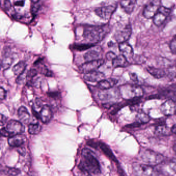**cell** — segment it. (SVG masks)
I'll list each match as a JSON object with an SVG mask.
<instances>
[{
	"mask_svg": "<svg viewBox=\"0 0 176 176\" xmlns=\"http://www.w3.org/2000/svg\"><path fill=\"white\" fill-rule=\"evenodd\" d=\"M116 10V6L109 5L99 7L95 10V13L98 16L104 20H108L111 18Z\"/></svg>",
	"mask_w": 176,
	"mask_h": 176,
	"instance_id": "obj_13",
	"label": "cell"
},
{
	"mask_svg": "<svg viewBox=\"0 0 176 176\" xmlns=\"http://www.w3.org/2000/svg\"><path fill=\"white\" fill-rule=\"evenodd\" d=\"M117 83L118 81L115 79H104L98 83L97 87L101 90H107L109 89L114 88V87L117 84Z\"/></svg>",
	"mask_w": 176,
	"mask_h": 176,
	"instance_id": "obj_20",
	"label": "cell"
},
{
	"mask_svg": "<svg viewBox=\"0 0 176 176\" xmlns=\"http://www.w3.org/2000/svg\"><path fill=\"white\" fill-rule=\"evenodd\" d=\"M99 145L100 149L104 152V154L107 155V157H108L112 161H114L115 162H117V159L115 157L111 149L109 148V146L107 145L104 143L102 142L99 143Z\"/></svg>",
	"mask_w": 176,
	"mask_h": 176,
	"instance_id": "obj_24",
	"label": "cell"
},
{
	"mask_svg": "<svg viewBox=\"0 0 176 176\" xmlns=\"http://www.w3.org/2000/svg\"><path fill=\"white\" fill-rule=\"evenodd\" d=\"M7 95V92L3 87L1 88L0 90V99L1 101H3Z\"/></svg>",
	"mask_w": 176,
	"mask_h": 176,
	"instance_id": "obj_40",
	"label": "cell"
},
{
	"mask_svg": "<svg viewBox=\"0 0 176 176\" xmlns=\"http://www.w3.org/2000/svg\"><path fill=\"white\" fill-rule=\"evenodd\" d=\"M18 115L21 122L25 124L28 123L30 119V114L25 107L23 106L20 107L18 111Z\"/></svg>",
	"mask_w": 176,
	"mask_h": 176,
	"instance_id": "obj_22",
	"label": "cell"
},
{
	"mask_svg": "<svg viewBox=\"0 0 176 176\" xmlns=\"http://www.w3.org/2000/svg\"><path fill=\"white\" fill-rule=\"evenodd\" d=\"M100 99L102 101H107V103L113 104L121 97L119 88H112L107 90H102L98 94Z\"/></svg>",
	"mask_w": 176,
	"mask_h": 176,
	"instance_id": "obj_5",
	"label": "cell"
},
{
	"mask_svg": "<svg viewBox=\"0 0 176 176\" xmlns=\"http://www.w3.org/2000/svg\"><path fill=\"white\" fill-rule=\"evenodd\" d=\"M169 166L172 171L176 173V158H175L171 161Z\"/></svg>",
	"mask_w": 176,
	"mask_h": 176,
	"instance_id": "obj_41",
	"label": "cell"
},
{
	"mask_svg": "<svg viewBox=\"0 0 176 176\" xmlns=\"http://www.w3.org/2000/svg\"><path fill=\"white\" fill-rule=\"evenodd\" d=\"M26 64L24 61H20L13 67V71L15 75L19 76L25 72L26 69Z\"/></svg>",
	"mask_w": 176,
	"mask_h": 176,
	"instance_id": "obj_26",
	"label": "cell"
},
{
	"mask_svg": "<svg viewBox=\"0 0 176 176\" xmlns=\"http://www.w3.org/2000/svg\"><path fill=\"white\" fill-rule=\"evenodd\" d=\"M133 174L136 176H156L157 174L154 166L147 164L134 163L132 167Z\"/></svg>",
	"mask_w": 176,
	"mask_h": 176,
	"instance_id": "obj_6",
	"label": "cell"
},
{
	"mask_svg": "<svg viewBox=\"0 0 176 176\" xmlns=\"http://www.w3.org/2000/svg\"><path fill=\"white\" fill-rule=\"evenodd\" d=\"M26 138L23 135H17L10 137L8 139V143L10 146L13 147H20L25 143Z\"/></svg>",
	"mask_w": 176,
	"mask_h": 176,
	"instance_id": "obj_17",
	"label": "cell"
},
{
	"mask_svg": "<svg viewBox=\"0 0 176 176\" xmlns=\"http://www.w3.org/2000/svg\"><path fill=\"white\" fill-rule=\"evenodd\" d=\"M82 160L79 167L83 172L97 174L100 172L99 163L94 155V152L88 148H84L82 152Z\"/></svg>",
	"mask_w": 176,
	"mask_h": 176,
	"instance_id": "obj_1",
	"label": "cell"
},
{
	"mask_svg": "<svg viewBox=\"0 0 176 176\" xmlns=\"http://www.w3.org/2000/svg\"><path fill=\"white\" fill-rule=\"evenodd\" d=\"M119 90L121 97L127 101L139 99L144 94L142 88L135 84H124Z\"/></svg>",
	"mask_w": 176,
	"mask_h": 176,
	"instance_id": "obj_3",
	"label": "cell"
},
{
	"mask_svg": "<svg viewBox=\"0 0 176 176\" xmlns=\"http://www.w3.org/2000/svg\"><path fill=\"white\" fill-rule=\"evenodd\" d=\"M161 7V0H149L143 10V15L147 19L153 18Z\"/></svg>",
	"mask_w": 176,
	"mask_h": 176,
	"instance_id": "obj_7",
	"label": "cell"
},
{
	"mask_svg": "<svg viewBox=\"0 0 176 176\" xmlns=\"http://www.w3.org/2000/svg\"><path fill=\"white\" fill-rule=\"evenodd\" d=\"M136 122L139 124H146L150 121V117L148 115V114L144 112L143 111H139L137 113L135 118Z\"/></svg>",
	"mask_w": 176,
	"mask_h": 176,
	"instance_id": "obj_25",
	"label": "cell"
},
{
	"mask_svg": "<svg viewBox=\"0 0 176 176\" xmlns=\"http://www.w3.org/2000/svg\"><path fill=\"white\" fill-rule=\"evenodd\" d=\"M166 72V75H168L170 77L172 78L173 76H176V67H169Z\"/></svg>",
	"mask_w": 176,
	"mask_h": 176,
	"instance_id": "obj_36",
	"label": "cell"
},
{
	"mask_svg": "<svg viewBox=\"0 0 176 176\" xmlns=\"http://www.w3.org/2000/svg\"><path fill=\"white\" fill-rule=\"evenodd\" d=\"M136 3V0H121L120 5L125 13L130 14L133 12Z\"/></svg>",
	"mask_w": 176,
	"mask_h": 176,
	"instance_id": "obj_18",
	"label": "cell"
},
{
	"mask_svg": "<svg viewBox=\"0 0 176 176\" xmlns=\"http://www.w3.org/2000/svg\"><path fill=\"white\" fill-rule=\"evenodd\" d=\"M144 57L140 55H137V56H135L133 57V60L132 61L131 63H134V64H141L142 63H143L145 61Z\"/></svg>",
	"mask_w": 176,
	"mask_h": 176,
	"instance_id": "obj_32",
	"label": "cell"
},
{
	"mask_svg": "<svg viewBox=\"0 0 176 176\" xmlns=\"http://www.w3.org/2000/svg\"><path fill=\"white\" fill-rule=\"evenodd\" d=\"M130 78L131 79V81H133L134 83H136L138 81V78L137 75L135 74V73H129Z\"/></svg>",
	"mask_w": 176,
	"mask_h": 176,
	"instance_id": "obj_43",
	"label": "cell"
},
{
	"mask_svg": "<svg viewBox=\"0 0 176 176\" xmlns=\"http://www.w3.org/2000/svg\"><path fill=\"white\" fill-rule=\"evenodd\" d=\"M48 95L49 96V97L53 98H58L60 96V93L58 92H48Z\"/></svg>",
	"mask_w": 176,
	"mask_h": 176,
	"instance_id": "obj_39",
	"label": "cell"
},
{
	"mask_svg": "<svg viewBox=\"0 0 176 176\" xmlns=\"http://www.w3.org/2000/svg\"><path fill=\"white\" fill-rule=\"evenodd\" d=\"M1 134L2 136L5 137H10V135L8 133L7 129H6V128H2L1 130Z\"/></svg>",
	"mask_w": 176,
	"mask_h": 176,
	"instance_id": "obj_42",
	"label": "cell"
},
{
	"mask_svg": "<svg viewBox=\"0 0 176 176\" xmlns=\"http://www.w3.org/2000/svg\"><path fill=\"white\" fill-rule=\"evenodd\" d=\"M176 104L172 99H169L164 102L160 107L161 112L165 116H171L175 114Z\"/></svg>",
	"mask_w": 176,
	"mask_h": 176,
	"instance_id": "obj_12",
	"label": "cell"
},
{
	"mask_svg": "<svg viewBox=\"0 0 176 176\" xmlns=\"http://www.w3.org/2000/svg\"><path fill=\"white\" fill-rule=\"evenodd\" d=\"M84 58L86 62L100 59L99 53L95 50L88 51L84 55Z\"/></svg>",
	"mask_w": 176,
	"mask_h": 176,
	"instance_id": "obj_27",
	"label": "cell"
},
{
	"mask_svg": "<svg viewBox=\"0 0 176 176\" xmlns=\"http://www.w3.org/2000/svg\"><path fill=\"white\" fill-rule=\"evenodd\" d=\"M4 7L6 10H10L11 7V2L10 0H5L4 1Z\"/></svg>",
	"mask_w": 176,
	"mask_h": 176,
	"instance_id": "obj_44",
	"label": "cell"
},
{
	"mask_svg": "<svg viewBox=\"0 0 176 176\" xmlns=\"http://www.w3.org/2000/svg\"><path fill=\"white\" fill-rule=\"evenodd\" d=\"M6 129L10 134V137L22 134L25 130V126L22 123L16 120H10L9 121Z\"/></svg>",
	"mask_w": 176,
	"mask_h": 176,
	"instance_id": "obj_8",
	"label": "cell"
},
{
	"mask_svg": "<svg viewBox=\"0 0 176 176\" xmlns=\"http://www.w3.org/2000/svg\"><path fill=\"white\" fill-rule=\"evenodd\" d=\"M146 69L150 75L156 78H161L166 75V72L162 68L148 67Z\"/></svg>",
	"mask_w": 176,
	"mask_h": 176,
	"instance_id": "obj_19",
	"label": "cell"
},
{
	"mask_svg": "<svg viewBox=\"0 0 176 176\" xmlns=\"http://www.w3.org/2000/svg\"><path fill=\"white\" fill-rule=\"evenodd\" d=\"M116 56H117L116 54L113 52H109L106 54V58H107V60H112L113 61L115 58H116Z\"/></svg>",
	"mask_w": 176,
	"mask_h": 176,
	"instance_id": "obj_38",
	"label": "cell"
},
{
	"mask_svg": "<svg viewBox=\"0 0 176 176\" xmlns=\"http://www.w3.org/2000/svg\"><path fill=\"white\" fill-rule=\"evenodd\" d=\"M92 46H94L92 44H77L74 45L73 48L79 51H85L86 50L90 49Z\"/></svg>",
	"mask_w": 176,
	"mask_h": 176,
	"instance_id": "obj_30",
	"label": "cell"
},
{
	"mask_svg": "<svg viewBox=\"0 0 176 176\" xmlns=\"http://www.w3.org/2000/svg\"><path fill=\"white\" fill-rule=\"evenodd\" d=\"M31 1H32V2H33V3H37L38 2L39 0H31Z\"/></svg>",
	"mask_w": 176,
	"mask_h": 176,
	"instance_id": "obj_49",
	"label": "cell"
},
{
	"mask_svg": "<svg viewBox=\"0 0 176 176\" xmlns=\"http://www.w3.org/2000/svg\"><path fill=\"white\" fill-rule=\"evenodd\" d=\"M171 131L172 132V133L176 135V125H175L171 128Z\"/></svg>",
	"mask_w": 176,
	"mask_h": 176,
	"instance_id": "obj_48",
	"label": "cell"
},
{
	"mask_svg": "<svg viewBox=\"0 0 176 176\" xmlns=\"http://www.w3.org/2000/svg\"><path fill=\"white\" fill-rule=\"evenodd\" d=\"M140 157L145 164L152 166L159 165L164 161L162 155L149 149L142 151L140 154Z\"/></svg>",
	"mask_w": 176,
	"mask_h": 176,
	"instance_id": "obj_4",
	"label": "cell"
},
{
	"mask_svg": "<svg viewBox=\"0 0 176 176\" xmlns=\"http://www.w3.org/2000/svg\"><path fill=\"white\" fill-rule=\"evenodd\" d=\"M42 105H43V103H42L41 100L39 98H36L34 105H33V109H34V110L38 112L37 110L38 109H41L42 107H43V106Z\"/></svg>",
	"mask_w": 176,
	"mask_h": 176,
	"instance_id": "obj_34",
	"label": "cell"
},
{
	"mask_svg": "<svg viewBox=\"0 0 176 176\" xmlns=\"http://www.w3.org/2000/svg\"><path fill=\"white\" fill-rule=\"evenodd\" d=\"M119 49L122 55H123L127 59L130 64L131 63L134 56L133 48L131 45L127 42L119 43Z\"/></svg>",
	"mask_w": 176,
	"mask_h": 176,
	"instance_id": "obj_14",
	"label": "cell"
},
{
	"mask_svg": "<svg viewBox=\"0 0 176 176\" xmlns=\"http://www.w3.org/2000/svg\"><path fill=\"white\" fill-rule=\"evenodd\" d=\"M169 48L172 54L176 55V35L172 40L169 44Z\"/></svg>",
	"mask_w": 176,
	"mask_h": 176,
	"instance_id": "obj_33",
	"label": "cell"
},
{
	"mask_svg": "<svg viewBox=\"0 0 176 176\" xmlns=\"http://www.w3.org/2000/svg\"><path fill=\"white\" fill-rule=\"evenodd\" d=\"M175 114L176 115V113H175Z\"/></svg>",
	"mask_w": 176,
	"mask_h": 176,
	"instance_id": "obj_51",
	"label": "cell"
},
{
	"mask_svg": "<svg viewBox=\"0 0 176 176\" xmlns=\"http://www.w3.org/2000/svg\"><path fill=\"white\" fill-rule=\"evenodd\" d=\"M37 74V70L34 69H32L30 71L28 72L26 74V80L30 82L32 81L33 78Z\"/></svg>",
	"mask_w": 176,
	"mask_h": 176,
	"instance_id": "obj_31",
	"label": "cell"
},
{
	"mask_svg": "<svg viewBox=\"0 0 176 176\" xmlns=\"http://www.w3.org/2000/svg\"><path fill=\"white\" fill-rule=\"evenodd\" d=\"M41 127L38 123H31L28 126V131L31 135H37L41 131Z\"/></svg>",
	"mask_w": 176,
	"mask_h": 176,
	"instance_id": "obj_28",
	"label": "cell"
},
{
	"mask_svg": "<svg viewBox=\"0 0 176 176\" xmlns=\"http://www.w3.org/2000/svg\"><path fill=\"white\" fill-rule=\"evenodd\" d=\"M170 13L171 10L169 8L161 6L156 15L153 18L154 24L157 26H161L165 22Z\"/></svg>",
	"mask_w": 176,
	"mask_h": 176,
	"instance_id": "obj_10",
	"label": "cell"
},
{
	"mask_svg": "<svg viewBox=\"0 0 176 176\" xmlns=\"http://www.w3.org/2000/svg\"><path fill=\"white\" fill-rule=\"evenodd\" d=\"M41 73L48 77L52 76V72L50 71L49 69H48V68L45 66H43L41 67Z\"/></svg>",
	"mask_w": 176,
	"mask_h": 176,
	"instance_id": "obj_35",
	"label": "cell"
},
{
	"mask_svg": "<svg viewBox=\"0 0 176 176\" xmlns=\"http://www.w3.org/2000/svg\"><path fill=\"white\" fill-rule=\"evenodd\" d=\"M172 133L171 128L164 124L159 125L156 127L155 129V134L157 135L162 136H167Z\"/></svg>",
	"mask_w": 176,
	"mask_h": 176,
	"instance_id": "obj_23",
	"label": "cell"
},
{
	"mask_svg": "<svg viewBox=\"0 0 176 176\" xmlns=\"http://www.w3.org/2000/svg\"><path fill=\"white\" fill-rule=\"evenodd\" d=\"M105 75L103 73L95 71L85 74L84 79L87 81L98 83L105 79Z\"/></svg>",
	"mask_w": 176,
	"mask_h": 176,
	"instance_id": "obj_15",
	"label": "cell"
},
{
	"mask_svg": "<svg viewBox=\"0 0 176 176\" xmlns=\"http://www.w3.org/2000/svg\"><path fill=\"white\" fill-rule=\"evenodd\" d=\"M175 151L176 152V145H175Z\"/></svg>",
	"mask_w": 176,
	"mask_h": 176,
	"instance_id": "obj_50",
	"label": "cell"
},
{
	"mask_svg": "<svg viewBox=\"0 0 176 176\" xmlns=\"http://www.w3.org/2000/svg\"><path fill=\"white\" fill-rule=\"evenodd\" d=\"M38 8V7L37 5H35L33 7V8H32V13H36V12L37 11Z\"/></svg>",
	"mask_w": 176,
	"mask_h": 176,
	"instance_id": "obj_47",
	"label": "cell"
},
{
	"mask_svg": "<svg viewBox=\"0 0 176 176\" xmlns=\"http://www.w3.org/2000/svg\"><path fill=\"white\" fill-rule=\"evenodd\" d=\"M87 144L88 145H89L90 146H92V147H97V144H96V143L94 142L93 141H90L89 142H88L87 143Z\"/></svg>",
	"mask_w": 176,
	"mask_h": 176,
	"instance_id": "obj_46",
	"label": "cell"
},
{
	"mask_svg": "<svg viewBox=\"0 0 176 176\" xmlns=\"http://www.w3.org/2000/svg\"><path fill=\"white\" fill-rule=\"evenodd\" d=\"M132 34V28L130 25H128L125 27L118 30L115 35L116 41L119 43L127 42L129 40Z\"/></svg>",
	"mask_w": 176,
	"mask_h": 176,
	"instance_id": "obj_11",
	"label": "cell"
},
{
	"mask_svg": "<svg viewBox=\"0 0 176 176\" xmlns=\"http://www.w3.org/2000/svg\"><path fill=\"white\" fill-rule=\"evenodd\" d=\"M109 32L107 26H88L84 30L83 36L91 42H98L103 39Z\"/></svg>",
	"mask_w": 176,
	"mask_h": 176,
	"instance_id": "obj_2",
	"label": "cell"
},
{
	"mask_svg": "<svg viewBox=\"0 0 176 176\" xmlns=\"http://www.w3.org/2000/svg\"><path fill=\"white\" fill-rule=\"evenodd\" d=\"M12 62L13 59L10 57H4L1 61V67L4 70L7 69L11 66Z\"/></svg>",
	"mask_w": 176,
	"mask_h": 176,
	"instance_id": "obj_29",
	"label": "cell"
},
{
	"mask_svg": "<svg viewBox=\"0 0 176 176\" xmlns=\"http://www.w3.org/2000/svg\"><path fill=\"white\" fill-rule=\"evenodd\" d=\"M40 119L42 122L44 124H47L52 118V111L48 105H43L40 111Z\"/></svg>",
	"mask_w": 176,
	"mask_h": 176,
	"instance_id": "obj_16",
	"label": "cell"
},
{
	"mask_svg": "<svg viewBox=\"0 0 176 176\" xmlns=\"http://www.w3.org/2000/svg\"><path fill=\"white\" fill-rule=\"evenodd\" d=\"M8 173L10 176H16L18 175L20 173V171L18 169L11 168L8 171Z\"/></svg>",
	"mask_w": 176,
	"mask_h": 176,
	"instance_id": "obj_37",
	"label": "cell"
},
{
	"mask_svg": "<svg viewBox=\"0 0 176 176\" xmlns=\"http://www.w3.org/2000/svg\"><path fill=\"white\" fill-rule=\"evenodd\" d=\"M7 118L5 116H4L3 114H1V126H3L7 122Z\"/></svg>",
	"mask_w": 176,
	"mask_h": 176,
	"instance_id": "obj_45",
	"label": "cell"
},
{
	"mask_svg": "<svg viewBox=\"0 0 176 176\" xmlns=\"http://www.w3.org/2000/svg\"><path fill=\"white\" fill-rule=\"evenodd\" d=\"M104 60L102 59L88 61L81 66L79 67V70L82 73L84 74L95 71L96 70L104 64Z\"/></svg>",
	"mask_w": 176,
	"mask_h": 176,
	"instance_id": "obj_9",
	"label": "cell"
},
{
	"mask_svg": "<svg viewBox=\"0 0 176 176\" xmlns=\"http://www.w3.org/2000/svg\"><path fill=\"white\" fill-rule=\"evenodd\" d=\"M129 64L130 62L122 54L117 56L112 61L113 67L115 68L127 67Z\"/></svg>",
	"mask_w": 176,
	"mask_h": 176,
	"instance_id": "obj_21",
	"label": "cell"
}]
</instances>
